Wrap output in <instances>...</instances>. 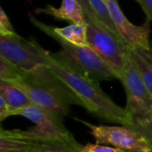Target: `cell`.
<instances>
[{
	"mask_svg": "<svg viewBox=\"0 0 152 152\" xmlns=\"http://www.w3.org/2000/svg\"><path fill=\"white\" fill-rule=\"evenodd\" d=\"M94 13L96 14V16L102 20V22L112 32L114 33L118 38H120L112 20H111V18L110 16V13H109V11H108V8L104 3L103 0H88ZM121 40V38H120ZM122 41V40H121ZM123 42V41H122Z\"/></svg>",
	"mask_w": 152,
	"mask_h": 152,
	"instance_id": "cell-16",
	"label": "cell"
},
{
	"mask_svg": "<svg viewBox=\"0 0 152 152\" xmlns=\"http://www.w3.org/2000/svg\"><path fill=\"white\" fill-rule=\"evenodd\" d=\"M142 6L147 16V21L152 20V0H135Z\"/></svg>",
	"mask_w": 152,
	"mask_h": 152,
	"instance_id": "cell-21",
	"label": "cell"
},
{
	"mask_svg": "<svg viewBox=\"0 0 152 152\" xmlns=\"http://www.w3.org/2000/svg\"><path fill=\"white\" fill-rule=\"evenodd\" d=\"M41 54L45 65L72 91L80 101L82 107L90 113L125 126L132 124V118L126 109L117 105L102 91L98 81L75 69L57 53L41 47Z\"/></svg>",
	"mask_w": 152,
	"mask_h": 152,
	"instance_id": "cell-1",
	"label": "cell"
},
{
	"mask_svg": "<svg viewBox=\"0 0 152 152\" xmlns=\"http://www.w3.org/2000/svg\"><path fill=\"white\" fill-rule=\"evenodd\" d=\"M29 19L37 28L60 44L61 49L59 53H56L57 55L75 69L98 82L118 78L114 70L90 46H80L70 44L61 38L53 31V26L37 20L30 14Z\"/></svg>",
	"mask_w": 152,
	"mask_h": 152,
	"instance_id": "cell-3",
	"label": "cell"
},
{
	"mask_svg": "<svg viewBox=\"0 0 152 152\" xmlns=\"http://www.w3.org/2000/svg\"><path fill=\"white\" fill-rule=\"evenodd\" d=\"M38 143L18 136L13 130H0V152H36Z\"/></svg>",
	"mask_w": 152,
	"mask_h": 152,
	"instance_id": "cell-13",
	"label": "cell"
},
{
	"mask_svg": "<svg viewBox=\"0 0 152 152\" xmlns=\"http://www.w3.org/2000/svg\"><path fill=\"white\" fill-rule=\"evenodd\" d=\"M111 20L121 38L126 46L135 47L150 46V22L146 20L143 25L137 26L131 23L123 13L118 0H103Z\"/></svg>",
	"mask_w": 152,
	"mask_h": 152,
	"instance_id": "cell-9",
	"label": "cell"
},
{
	"mask_svg": "<svg viewBox=\"0 0 152 152\" xmlns=\"http://www.w3.org/2000/svg\"><path fill=\"white\" fill-rule=\"evenodd\" d=\"M81 152H128L118 148L102 145V144H92L88 143L85 146H83Z\"/></svg>",
	"mask_w": 152,
	"mask_h": 152,
	"instance_id": "cell-20",
	"label": "cell"
},
{
	"mask_svg": "<svg viewBox=\"0 0 152 152\" xmlns=\"http://www.w3.org/2000/svg\"><path fill=\"white\" fill-rule=\"evenodd\" d=\"M151 115L152 116V107H151Z\"/></svg>",
	"mask_w": 152,
	"mask_h": 152,
	"instance_id": "cell-23",
	"label": "cell"
},
{
	"mask_svg": "<svg viewBox=\"0 0 152 152\" xmlns=\"http://www.w3.org/2000/svg\"><path fill=\"white\" fill-rule=\"evenodd\" d=\"M89 46L114 70L120 78L126 61V45L104 24L86 21Z\"/></svg>",
	"mask_w": 152,
	"mask_h": 152,
	"instance_id": "cell-5",
	"label": "cell"
},
{
	"mask_svg": "<svg viewBox=\"0 0 152 152\" xmlns=\"http://www.w3.org/2000/svg\"><path fill=\"white\" fill-rule=\"evenodd\" d=\"M126 53L152 95V42L148 47L126 46Z\"/></svg>",
	"mask_w": 152,
	"mask_h": 152,
	"instance_id": "cell-10",
	"label": "cell"
},
{
	"mask_svg": "<svg viewBox=\"0 0 152 152\" xmlns=\"http://www.w3.org/2000/svg\"><path fill=\"white\" fill-rule=\"evenodd\" d=\"M24 71L0 56V80L12 82L22 77Z\"/></svg>",
	"mask_w": 152,
	"mask_h": 152,
	"instance_id": "cell-17",
	"label": "cell"
},
{
	"mask_svg": "<svg viewBox=\"0 0 152 152\" xmlns=\"http://www.w3.org/2000/svg\"><path fill=\"white\" fill-rule=\"evenodd\" d=\"M15 116H21L35 123V126L27 130H13L20 137L28 141L61 142L69 144L81 151L83 146L78 143L63 124V120L58 118L52 113L32 103L18 111Z\"/></svg>",
	"mask_w": 152,
	"mask_h": 152,
	"instance_id": "cell-4",
	"label": "cell"
},
{
	"mask_svg": "<svg viewBox=\"0 0 152 152\" xmlns=\"http://www.w3.org/2000/svg\"><path fill=\"white\" fill-rule=\"evenodd\" d=\"M19 87L32 103L63 120L71 104L82 106L72 91L46 66L23 73L19 79L10 82Z\"/></svg>",
	"mask_w": 152,
	"mask_h": 152,
	"instance_id": "cell-2",
	"label": "cell"
},
{
	"mask_svg": "<svg viewBox=\"0 0 152 152\" xmlns=\"http://www.w3.org/2000/svg\"><path fill=\"white\" fill-rule=\"evenodd\" d=\"M36 152H81L61 142H39Z\"/></svg>",
	"mask_w": 152,
	"mask_h": 152,
	"instance_id": "cell-18",
	"label": "cell"
},
{
	"mask_svg": "<svg viewBox=\"0 0 152 152\" xmlns=\"http://www.w3.org/2000/svg\"><path fill=\"white\" fill-rule=\"evenodd\" d=\"M0 95L3 96L9 108L10 117L15 116L18 111L32 104V102L23 91L4 80H0Z\"/></svg>",
	"mask_w": 152,
	"mask_h": 152,
	"instance_id": "cell-12",
	"label": "cell"
},
{
	"mask_svg": "<svg viewBox=\"0 0 152 152\" xmlns=\"http://www.w3.org/2000/svg\"><path fill=\"white\" fill-rule=\"evenodd\" d=\"M39 12H45L58 20H64L71 23H86V15L83 7L77 0H62L61 6L57 9L51 4L45 8L37 9Z\"/></svg>",
	"mask_w": 152,
	"mask_h": 152,
	"instance_id": "cell-11",
	"label": "cell"
},
{
	"mask_svg": "<svg viewBox=\"0 0 152 152\" xmlns=\"http://www.w3.org/2000/svg\"><path fill=\"white\" fill-rule=\"evenodd\" d=\"M0 56L25 72H31L45 65L41 46L36 41H27L20 36H0Z\"/></svg>",
	"mask_w": 152,
	"mask_h": 152,
	"instance_id": "cell-6",
	"label": "cell"
},
{
	"mask_svg": "<svg viewBox=\"0 0 152 152\" xmlns=\"http://www.w3.org/2000/svg\"><path fill=\"white\" fill-rule=\"evenodd\" d=\"M126 94V110L131 118L151 115L152 95L128 57L119 78Z\"/></svg>",
	"mask_w": 152,
	"mask_h": 152,
	"instance_id": "cell-8",
	"label": "cell"
},
{
	"mask_svg": "<svg viewBox=\"0 0 152 152\" xmlns=\"http://www.w3.org/2000/svg\"><path fill=\"white\" fill-rule=\"evenodd\" d=\"M53 31L63 40L80 46H89L87 40V23H71L63 28L53 27Z\"/></svg>",
	"mask_w": 152,
	"mask_h": 152,
	"instance_id": "cell-14",
	"label": "cell"
},
{
	"mask_svg": "<svg viewBox=\"0 0 152 152\" xmlns=\"http://www.w3.org/2000/svg\"><path fill=\"white\" fill-rule=\"evenodd\" d=\"M142 135L149 143L152 151V116L147 115L132 118V124L128 126Z\"/></svg>",
	"mask_w": 152,
	"mask_h": 152,
	"instance_id": "cell-15",
	"label": "cell"
},
{
	"mask_svg": "<svg viewBox=\"0 0 152 152\" xmlns=\"http://www.w3.org/2000/svg\"><path fill=\"white\" fill-rule=\"evenodd\" d=\"M10 117V110L9 108L3 98V96L0 95V121L4 120L6 118Z\"/></svg>",
	"mask_w": 152,
	"mask_h": 152,
	"instance_id": "cell-22",
	"label": "cell"
},
{
	"mask_svg": "<svg viewBox=\"0 0 152 152\" xmlns=\"http://www.w3.org/2000/svg\"><path fill=\"white\" fill-rule=\"evenodd\" d=\"M17 35L8 16L5 14L4 9L0 8V36Z\"/></svg>",
	"mask_w": 152,
	"mask_h": 152,
	"instance_id": "cell-19",
	"label": "cell"
},
{
	"mask_svg": "<svg viewBox=\"0 0 152 152\" xmlns=\"http://www.w3.org/2000/svg\"><path fill=\"white\" fill-rule=\"evenodd\" d=\"M91 130L97 144L112 145L128 152H152L147 141L128 126H94L88 122L77 119Z\"/></svg>",
	"mask_w": 152,
	"mask_h": 152,
	"instance_id": "cell-7",
	"label": "cell"
}]
</instances>
